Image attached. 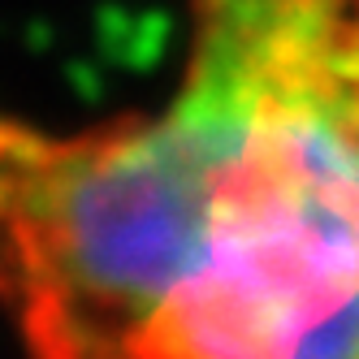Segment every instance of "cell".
<instances>
[{
    "mask_svg": "<svg viewBox=\"0 0 359 359\" xmlns=\"http://www.w3.org/2000/svg\"><path fill=\"white\" fill-rule=\"evenodd\" d=\"M161 117L0 121L27 359H359V0H195Z\"/></svg>",
    "mask_w": 359,
    "mask_h": 359,
    "instance_id": "cell-1",
    "label": "cell"
}]
</instances>
